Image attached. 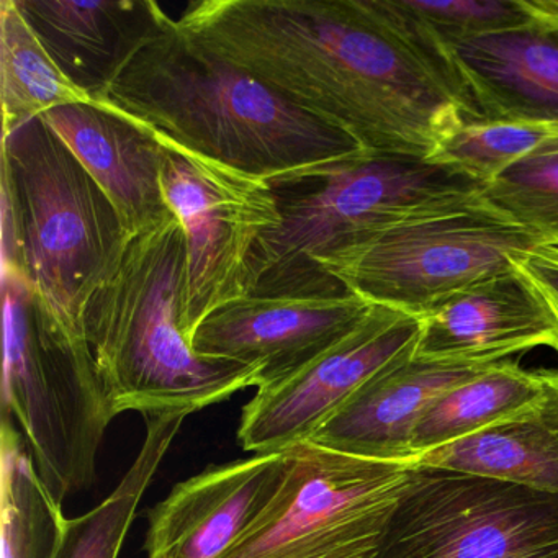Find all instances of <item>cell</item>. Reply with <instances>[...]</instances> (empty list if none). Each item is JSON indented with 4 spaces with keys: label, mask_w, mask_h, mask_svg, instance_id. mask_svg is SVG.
<instances>
[{
    "label": "cell",
    "mask_w": 558,
    "mask_h": 558,
    "mask_svg": "<svg viewBox=\"0 0 558 558\" xmlns=\"http://www.w3.org/2000/svg\"><path fill=\"white\" fill-rule=\"evenodd\" d=\"M179 27L371 155L429 159L480 113L403 0H202Z\"/></svg>",
    "instance_id": "1"
},
{
    "label": "cell",
    "mask_w": 558,
    "mask_h": 558,
    "mask_svg": "<svg viewBox=\"0 0 558 558\" xmlns=\"http://www.w3.org/2000/svg\"><path fill=\"white\" fill-rule=\"evenodd\" d=\"M99 102L276 189L315 181L371 155L185 34L175 19L135 54Z\"/></svg>",
    "instance_id": "2"
},
{
    "label": "cell",
    "mask_w": 558,
    "mask_h": 558,
    "mask_svg": "<svg viewBox=\"0 0 558 558\" xmlns=\"http://www.w3.org/2000/svg\"><path fill=\"white\" fill-rule=\"evenodd\" d=\"M187 241L175 215L130 238L84 312V335L117 416L191 414L259 388L254 365L197 354L184 329Z\"/></svg>",
    "instance_id": "3"
},
{
    "label": "cell",
    "mask_w": 558,
    "mask_h": 558,
    "mask_svg": "<svg viewBox=\"0 0 558 558\" xmlns=\"http://www.w3.org/2000/svg\"><path fill=\"white\" fill-rule=\"evenodd\" d=\"M0 189L2 269L21 272L57 322L84 335L87 303L130 241L116 205L41 117L2 136Z\"/></svg>",
    "instance_id": "4"
},
{
    "label": "cell",
    "mask_w": 558,
    "mask_h": 558,
    "mask_svg": "<svg viewBox=\"0 0 558 558\" xmlns=\"http://www.w3.org/2000/svg\"><path fill=\"white\" fill-rule=\"evenodd\" d=\"M279 192V227L260 238L251 259L250 296L328 299L348 289L316 260L482 185L457 169L398 155H364L305 184ZM286 189V187H283Z\"/></svg>",
    "instance_id": "5"
},
{
    "label": "cell",
    "mask_w": 558,
    "mask_h": 558,
    "mask_svg": "<svg viewBox=\"0 0 558 558\" xmlns=\"http://www.w3.org/2000/svg\"><path fill=\"white\" fill-rule=\"evenodd\" d=\"M2 420L19 427L41 482L63 505L96 482L117 413L86 336L57 322L17 270L2 269Z\"/></svg>",
    "instance_id": "6"
},
{
    "label": "cell",
    "mask_w": 558,
    "mask_h": 558,
    "mask_svg": "<svg viewBox=\"0 0 558 558\" xmlns=\"http://www.w3.org/2000/svg\"><path fill=\"white\" fill-rule=\"evenodd\" d=\"M542 244L476 192L319 257L316 266L365 302L421 318L452 296L511 272L512 256Z\"/></svg>",
    "instance_id": "7"
},
{
    "label": "cell",
    "mask_w": 558,
    "mask_h": 558,
    "mask_svg": "<svg viewBox=\"0 0 558 558\" xmlns=\"http://www.w3.org/2000/svg\"><path fill=\"white\" fill-rule=\"evenodd\" d=\"M410 473L403 463L293 446L269 505L221 558H377Z\"/></svg>",
    "instance_id": "8"
},
{
    "label": "cell",
    "mask_w": 558,
    "mask_h": 558,
    "mask_svg": "<svg viewBox=\"0 0 558 558\" xmlns=\"http://www.w3.org/2000/svg\"><path fill=\"white\" fill-rule=\"evenodd\" d=\"M410 469L377 558H558V495Z\"/></svg>",
    "instance_id": "9"
},
{
    "label": "cell",
    "mask_w": 558,
    "mask_h": 558,
    "mask_svg": "<svg viewBox=\"0 0 558 558\" xmlns=\"http://www.w3.org/2000/svg\"><path fill=\"white\" fill-rule=\"evenodd\" d=\"M158 136L162 192L187 241L184 329L191 342L208 316L250 296L254 251L282 220L279 192Z\"/></svg>",
    "instance_id": "10"
},
{
    "label": "cell",
    "mask_w": 558,
    "mask_h": 558,
    "mask_svg": "<svg viewBox=\"0 0 558 558\" xmlns=\"http://www.w3.org/2000/svg\"><path fill=\"white\" fill-rule=\"evenodd\" d=\"M421 319L374 305L368 315L295 374L257 388L241 410L238 440L253 453L308 442L313 434L371 378L414 357Z\"/></svg>",
    "instance_id": "11"
},
{
    "label": "cell",
    "mask_w": 558,
    "mask_h": 558,
    "mask_svg": "<svg viewBox=\"0 0 558 558\" xmlns=\"http://www.w3.org/2000/svg\"><path fill=\"white\" fill-rule=\"evenodd\" d=\"M372 303L354 293L328 299L247 296L208 316L192 338L197 354L254 365L260 387L315 361L355 328Z\"/></svg>",
    "instance_id": "12"
},
{
    "label": "cell",
    "mask_w": 558,
    "mask_h": 558,
    "mask_svg": "<svg viewBox=\"0 0 558 558\" xmlns=\"http://www.w3.org/2000/svg\"><path fill=\"white\" fill-rule=\"evenodd\" d=\"M289 449L210 465L149 509L148 558H221L282 483Z\"/></svg>",
    "instance_id": "13"
},
{
    "label": "cell",
    "mask_w": 558,
    "mask_h": 558,
    "mask_svg": "<svg viewBox=\"0 0 558 558\" xmlns=\"http://www.w3.org/2000/svg\"><path fill=\"white\" fill-rule=\"evenodd\" d=\"M420 319L417 361L488 367L535 348L558 352L557 313L515 267Z\"/></svg>",
    "instance_id": "14"
},
{
    "label": "cell",
    "mask_w": 558,
    "mask_h": 558,
    "mask_svg": "<svg viewBox=\"0 0 558 558\" xmlns=\"http://www.w3.org/2000/svg\"><path fill=\"white\" fill-rule=\"evenodd\" d=\"M41 119L116 205L130 238L174 215L162 192L165 145L155 130L96 100L58 107Z\"/></svg>",
    "instance_id": "15"
},
{
    "label": "cell",
    "mask_w": 558,
    "mask_h": 558,
    "mask_svg": "<svg viewBox=\"0 0 558 558\" xmlns=\"http://www.w3.org/2000/svg\"><path fill=\"white\" fill-rule=\"evenodd\" d=\"M449 48L480 122L558 120V0H535L529 24Z\"/></svg>",
    "instance_id": "16"
},
{
    "label": "cell",
    "mask_w": 558,
    "mask_h": 558,
    "mask_svg": "<svg viewBox=\"0 0 558 558\" xmlns=\"http://www.w3.org/2000/svg\"><path fill=\"white\" fill-rule=\"evenodd\" d=\"M54 63L90 99L104 100L169 15L153 0H15Z\"/></svg>",
    "instance_id": "17"
},
{
    "label": "cell",
    "mask_w": 558,
    "mask_h": 558,
    "mask_svg": "<svg viewBox=\"0 0 558 558\" xmlns=\"http://www.w3.org/2000/svg\"><path fill=\"white\" fill-rule=\"evenodd\" d=\"M486 367L434 364L411 357L359 388L308 442L335 452L403 463L413 460L411 437L427 410Z\"/></svg>",
    "instance_id": "18"
},
{
    "label": "cell",
    "mask_w": 558,
    "mask_h": 558,
    "mask_svg": "<svg viewBox=\"0 0 558 558\" xmlns=\"http://www.w3.org/2000/svg\"><path fill=\"white\" fill-rule=\"evenodd\" d=\"M410 466L449 470L558 495V371L518 416L417 457Z\"/></svg>",
    "instance_id": "19"
},
{
    "label": "cell",
    "mask_w": 558,
    "mask_h": 558,
    "mask_svg": "<svg viewBox=\"0 0 558 558\" xmlns=\"http://www.w3.org/2000/svg\"><path fill=\"white\" fill-rule=\"evenodd\" d=\"M545 380L547 371H524L514 362L483 368L424 413L411 437V463L423 453L518 416L544 393Z\"/></svg>",
    "instance_id": "20"
},
{
    "label": "cell",
    "mask_w": 558,
    "mask_h": 558,
    "mask_svg": "<svg viewBox=\"0 0 558 558\" xmlns=\"http://www.w3.org/2000/svg\"><path fill=\"white\" fill-rule=\"evenodd\" d=\"M145 417V440L132 466L97 508L68 519L57 558H119L140 502L189 416L169 413Z\"/></svg>",
    "instance_id": "21"
},
{
    "label": "cell",
    "mask_w": 558,
    "mask_h": 558,
    "mask_svg": "<svg viewBox=\"0 0 558 558\" xmlns=\"http://www.w3.org/2000/svg\"><path fill=\"white\" fill-rule=\"evenodd\" d=\"M2 136L58 107L94 102L60 70L15 0H0Z\"/></svg>",
    "instance_id": "22"
},
{
    "label": "cell",
    "mask_w": 558,
    "mask_h": 558,
    "mask_svg": "<svg viewBox=\"0 0 558 558\" xmlns=\"http://www.w3.org/2000/svg\"><path fill=\"white\" fill-rule=\"evenodd\" d=\"M4 558H57L68 518L35 469L21 430L2 420Z\"/></svg>",
    "instance_id": "23"
},
{
    "label": "cell",
    "mask_w": 558,
    "mask_h": 558,
    "mask_svg": "<svg viewBox=\"0 0 558 558\" xmlns=\"http://www.w3.org/2000/svg\"><path fill=\"white\" fill-rule=\"evenodd\" d=\"M558 149V120L465 123L427 161L469 175L480 185L519 162Z\"/></svg>",
    "instance_id": "24"
},
{
    "label": "cell",
    "mask_w": 558,
    "mask_h": 558,
    "mask_svg": "<svg viewBox=\"0 0 558 558\" xmlns=\"http://www.w3.org/2000/svg\"><path fill=\"white\" fill-rule=\"evenodd\" d=\"M480 192L499 214L558 246V149L512 166Z\"/></svg>",
    "instance_id": "25"
},
{
    "label": "cell",
    "mask_w": 558,
    "mask_h": 558,
    "mask_svg": "<svg viewBox=\"0 0 558 558\" xmlns=\"http://www.w3.org/2000/svg\"><path fill=\"white\" fill-rule=\"evenodd\" d=\"M403 4L447 47L521 27L535 17V0H403Z\"/></svg>",
    "instance_id": "26"
},
{
    "label": "cell",
    "mask_w": 558,
    "mask_h": 558,
    "mask_svg": "<svg viewBox=\"0 0 558 558\" xmlns=\"http://www.w3.org/2000/svg\"><path fill=\"white\" fill-rule=\"evenodd\" d=\"M512 264L538 290L558 316V263L534 250L521 256H512Z\"/></svg>",
    "instance_id": "27"
},
{
    "label": "cell",
    "mask_w": 558,
    "mask_h": 558,
    "mask_svg": "<svg viewBox=\"0 0 558 558\" xmlns=\"http://www.w3.org/2000/svg\"><path fill=\"white\" fill-rule=\"evenodd\" d=\"M535 251H537L538 254H542V256L548 257V259L558 263V246H554V244H542V246H538Z\"/></svg>",
    "instance_id": "28"
}]
</instances>
